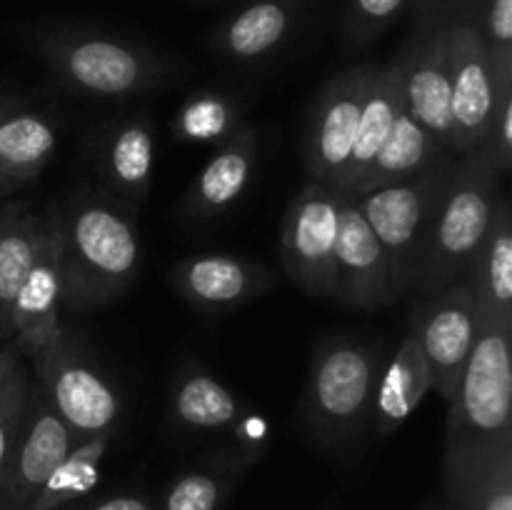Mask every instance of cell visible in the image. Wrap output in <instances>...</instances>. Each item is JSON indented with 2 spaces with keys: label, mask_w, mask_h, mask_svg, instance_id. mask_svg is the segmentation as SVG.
<instances>
[{
  "label": "cell",
  "mask_w": 512,
  "mask_h": 510,
  "mask_svg": "<svg viewBox=\"0 0 512 510\" xmlns=\"http://www.w3.org/2000/svg\"><path fill=\"white\" fill-rule=\"evenodd\" d=\"M23 43L63 88L83 98H133L180 80L175 60L140 40L73 23H38Z\"/></svg>",
  "instance_id": "2"
},
{
  "label": "cell",
  "mask_w": 512,
  "mask_h": 510,
  "mask_svg": "<svg viewBox=\"0 0 512 510\" xmlns=\"http://www.w3.org/2000/svg\"><path fill=\"white\" fill-rule=\"evenodd\" d=\"M53 223L50 233L35 258L33 268L15 293L10 308V340L18 345L25 358H33L63 325V265H60V228L55 210H50Z\"/></svg>",
  "instance_id": "18"
},
{
  "label": "cell",
  "mask_w": 512,
  "mask_h": 510,
  "mask_svg": "<svg viewBox=\"0 0 512 510\" xmlns=\"http://www.w3.org/2000/svg\"><path fill=\"white\" fill-rule=\"evenodd\" d=\"M340 193L308 180L290 200L280 230V258L288 278L313 298H333Z\"/></svg>",
  "instance_id": "8"
},
{
  "label": "cell",
  "mask_w": 512,
  "mask_h": 510,
  "mask_svg": "<svg viewBox=\"0 0 512 510\" xmlns=\"http://www.w3.org/2000/svg\"><path fill=\"white\" fill-rule=\"evenodd\" d=\"M308 0H250L210 35L218 58L238 65L270 60L293 40Z\"/></svg>",
  "instance_id": "19"
},
{
  "label": "cell",
  "mask_w": 512,
  "mask_h": 510,
  "mask_svg": "<svg viewBox=\"0 0 512 510\" xmlns=\"http://www.w3.org/2000/svg\"><path fill=\"white\" fill-rule=\"evenodd\" d=\"M248 468L250 463L235 448L218 450L170 480L160 510H220Z\"/></svg>",
  "instance_id": "28"
},
{
  "label": "cell",
  "mask_w": 512,
  "mask_h": 510,
  "mask_svg": "<svg viewBox=\"0 0 512 510\" xmlns=\"http://www.w3.org/2000/svg\"><path fill=\"white\" fill-rule=\"evenodd\" d=\"M258 163V128L240 125L238 133L213 153L185 188L178 213L185 220H215L233 210L253 180Z\"/></svg>",
  "instance_id": "20"
},
{
  "label": "cell",
  "mask_w": 512,
  "mask_h": 510,
  "mask_svg": "<svg viewBox=\"0 0 512 510\" xmlns=\"http://www.w3.org/2000/svg\"><path fill=\"white\" fill-rule=\"evenodd\" d=\"M480 313L468 280H455L430 295L413 315V330L433 373V390L443 400L455 395L468 355L478 338Z\"/></svg>",
  "instance_id": "11"
},
{
  "label": "cell",
  "mask_w": 512,
  "mask_h": 510,
  "mask_svg": "<svg viewBox=\"0 0 512 510\" xmlns=\"http://www.w3.org/2000/svg\"><path fill=\"white\" fill-rule=\"evenodd\" d=\"M498 178L478 148L458 153L450 183L430 225L415 290L433 295L468 275L493 225L500 198Z\"/></svg>",
  "instance_id": "4"
},
{
  "label": "cell",
  "mask_w": 512,
  "mask_h": 510,
  "mask_svg": "<svg viewBox=\"0 0 512 510\" xmlns=\"http://www.w3.org/2000/svg\"><path fill=\"white\" fill-rule=\"evenodd\" d=\"M410 8H413V0H345V43L353 48H365V45L375 43Z\"/></svg>",
  "instance_id": "31"
},
{
  "label": "cell",
  "mask_w": 512,
  "mask_h": 510,
  "mask_svg": "<svg viewBox=\"0 0 512 510\" xmlns=\"http://www.w3.org/2000/svg\"><path fill=\"white\" fill-rule=\"evenodd\" d=\"M318 510H338V505H335V503H325L323 508H318Z\"/></svg>",
  "instance_id": "41"
},
{
  "label": "cell",
  "mask_w": 512,
  "mask_h": 510,
  "mask_svg": "<svg viewBox=\"0 0 512 510\" xmlns=\"http://www.w3.org/2000/svg\"><path fill=\"white\" fill-rule=\"evenodd\" d=\"M58 140V118L50 110L23 105L0 123V203L40 178Z\"/></svg>",
  "instance_id": "22"
},
{
  "label": "cell",
  "mask_w": 512,
  "mask_h": 510,
  "mask_svg": "<svg viewBox=\"0 0 512 510\" xmlns=\"http://www.w3.org/2000/svg\"><path fill=\"white\" fill-rule=\"evenodd\" d=\"M400 105H403V65H400V58H395L373 68V78H370L363 108H360L358 133H355L353 155H350L348 173H345L343 195L350 193V188L373 163L375 153L385 143L395 118H398Z\"/></svg>",
  "instance_id": "27"
},
{
  "label": "cell",
  "mask_w": 512,
  "mask_h": 510,
  "mask_svg": "<svg viewBox=\"0 0 512 510\" xmlns=\"http://www.w3.org/2000/svg\"><path fill=\"white\" fill-rule=\"evenodd\" d=\"M398 58L403 65L405 110L450 153H455L453 88H450L445 18L415 20L413 33Z\"/></svg>",
  "instance_id": "12"
},
{
  "label": "cell",
  "mask_w": 512,
  "mask_h": 510,
  "mask_svg": "<svg viewBox=\"0 0 512 510\" xmlns=\"http://www.w3.org/2000/svg\"><path fill=\"white\" fill-rule=\"evenodd\" d=\"M60 510H158L153 500L138 493H115L95 500H75Z\"/></svg>",
  "instance_id": "36"
},
{
  "label": "cell",
  "mask_w": 512,
  "mask_h": 510,
  "mask_svg": "<svg viewBox=\"0 0 512 510\" xmlns=\"http://www.w3.org/2000/svg\"><path fill=\"white\" fill-rule=\"evenodd\" d=\"M430 390H433V373L420 348L418 335L410 325V330L380 370L373 403V425H370L373 433L380 440L398 433L400 425L415 413L420 400Z\"/></svg>",
  "instance_id": "23"
},
{
  "label": "cell",
  "mask_w": 512,
  "mask_h": 510,
  "mask_svg": "<svg viewBox=\"0 0 512 510\" xmlns=\"http://www.w3.org/2000/svg\"><path fill=\"white\" fill-rule=\"evenodd\" d=\"M465 280L473 288L480 320L512 325V210L503 195Z\"/></svg>",
  "instance_id": "25"
},
{
  "label": "cell",
  "mask_w": 512,
  "mask_h": 510,
  "mask_svg": "<svg viewBox=\"0 0 512 510\" xmlns=\"http://www.w3.org/2000/svg\"><path fill=\"white\" fill-rule=\"evenodd\" d=\"M498 175H510L512 170V83L498 85L493 115L488 120L483 143L478 145Z\"/></svg>",
  "instance_id": "33"
},
{
  "label": "cell",
  "mask_w": 512,
  "mask_h": 510,
  "mask_svg": "<svg viewBox=\"0 0 512 510\" xmlns=\"http://www.w3.org/2000/svg\"><path fill=\"white\" fill-rule=\"evenodd\" d=\"M30 375L23 365L13 370L8 378L0 383V475L8 465L10 453H13L15 438H18L20 423H23L25 400H28Z\"/></svg>",
  "instance_id": "34"
},
{
  "label": "cell",
  "mask_w": 512,
  "mask_h": 510,
  "mask_svg": "<svg viewBox=\"0 0 512 510\" xmlns=\"http://www.w3.org/2000/svg\"><path fill=\"white\" fill-rule=\"evenodd\" d=\"M455 158L458 155L443 160L428 173L370 190L358 198L360 213L368 220L388 260L390 283L398 298L418 285L430 225L453 175Z\"/></svg>",
  "instance_id": "5"
},
{
  "label": "cell",
  "mask_w": 512,
  "mask_h": 510,
  "mask_svg": "<svg viewBox=\"0 0 512 510\" xmlns=\"http://www.w3.org/2000/svg\"><path fill=\"white\" fill-rule=\"evenodd\" d=\"M453 155L455 153H450L438 138H433L405 110V105H400L398 118H395L385 143L375 153L373 163L368 165V170L360 175L358 183L345 195L360 198V195L370 193V190L385 188V185L400 183V180H410L420 173H428L430 168L453 158Z\"/></svg>",
  "instance_id": "24"
},
{
  "label": "cell",
  "mask_w": 512,
  "mask_h": 510,
  "mask_svg": "<svg viewBox=\"0 0 512 510\" xmlns=\"http://www.w3.org/2000/svg\"><path fill=\"white\" fill-rule=\"evenodd\" d=\"M383 363V348L355 335H325L315 343L298 405V423L315 448L330 455L360 448L373 425Z\"/></svg>",
  "instance_id": "3"
},
{
  "label": "cell",
  "mask_w": 512,
  "mask_h": 510,
  "mask_svg": "<svg viewBox=\"0 0 512 510\" xmlns=\"http://www.w3.org/2000/svg\"><path fill=\"white\" fill-rule=\"evenodd\" d=\"M333 298L350 308H383L398 300L383 248L353 195H340Z\"/></svg>",
  "instance_id": "15"
},
{
  "label": "cell",
  "mask_w": 512,
  "mask_h": 510,
  "mask_svg": "<svg viewBox=\"0 0 512 510\" xmlns=\"http://www.w3.org/2000/svg\"><path fill=\"white\" fill-rule=\"evenodd\" d=\"M445 510H512V440H445Z\"/></svg>",
  "instance_id": "16"
},
{
  "label": "cell",
  "mask_w": 512,
  "mask_h": 510,
  "mask_svg": "<svg viewBox=\"0 0 512 510\" xmlns=\"http://www.w3.org/2000/svg\"><path fill=\"white\" fill-rule=\"evenodd\" d=\"M23 105H25V100L20 98V95L0 93V123H3L10 113H15L18 108H23Z\"/></svg>",
  "instance_id": "39"
},
{
  "label": "cell",
  "mask_w": 512,
  "mask_h": 510,
  "mask_svg": "<svg viewBox=\"0 0 512 510\" xmlns=\"http://www.w3.org/2000/svg\"><path fill=\"white\" fill-rule=\"evenodd\" d=\"M243 125V103L228 90L190 95L170 120V138L188 145H223Z\"/></svg>",
  "instance_id": "30"
},
{
  "label": "cell",
  "mask_w": 512,
  "mask_h": 510,
  "mask_svg": "<svg viewBox=\"0 0 512 510\" xmlns=\"http://www.w3.org/2000/svg\"><path fill=\"white\" fill-rule=\"evenodd\" d=\"M512 325L480 320L478 338L448 410V438L463 443L512 440Z\"/></svg>",
  "instance_id": "7"
},
{
  "label": "cell",
  "mask_w": 512,
  "mask_h": 510,
  "mask_svg": "<svg viewBox=\"0 0 512 510\" xmlns=\"http://www.w3.org/2000/svg\"><path fill=\"white\" fill-rule=\"evenodd\" d=\"M233 433V448L248 460L250 465L265 453L270 443V423L260 413H253V410H245L243 418L235 423V428L230 430Z\"/></svg>",
  "instance_id": "35"
},
{
  "label": "cell",
  "mask_w": 512,
  "mask_h": 510,
  "mask_svg": "<svg viewBox=\"0 0 512 510\" xmlns=\"http://www.w3.org/2000/svg\"><path fill=\"white\" fill-rule=\"evenodd\" d=\"M0 343H5V338H3V333H0Z\"/></svg>",
  "instance_id": "43"
},
{
  "label": "cell",
  "mask_w": 512,
  "mask_h": 510,
  "mask_svg": "<svg viewBox=\"0 0 512 510\" xmlns=\"http://www.w3.org/2000/svg\"><path fill=\"white\" fill-rule=\"evenodd\" d=\"M373 68L375 65L363 63L333 75L318 93L305 130L303 155L310 175L308 180H315L340 195L345 188L360 108L373 78Z\"/></svg>",
  "instance_id": "9"
},
{
  "label": "cell",
  "mask_w": 512,
  "mask_h": 510,
  "mask_svg": "<svg viewBox=\"0 0 512 510\" xmlns=\"http://www.w3.org/2000/svg\"><path fill=\"white\" fill-rule=\"evenodd\" d=\"M113 438L115 430H108V433L75 443L73 450L60 460L58 468L40 485L33 500L25 505V510H60L75 500H83L98 485L100 463H103Z\"/></svg>",
  "instance_id": "29"
},
{
  "label": "cell",
  "mask_w": 512,
  "mask_h": 510,
  "mask_svg": "<svg viewBox=\"0 0 512 510\" xmlns=\"http://www.w3.org/2000/svg\"><path fill=\"white\" fill-rule=\"evenodd\" d=\"M248 405L195 360H185L168 385V420L183 435L230 433Z\"/></svg>",
  "instance_id": "21"
},
{
  "label": "cell",
  "mask_w": 512,
  "mask_h": 510,
  "mask_svg": "<svg viewBox=\"0 0 512 510\" xmlns=\"http://www.w3.org/2000/svg\"><path fill=\"white\" fill-rule=\"evenodd\" d=\"M155 120L148 108L133 110L108 125L98 148L100 188L130 210L148 200L155 173Z\"/></svg>",
  "instance_id": "17"
},
{
  "label": "cell",
  "mask_w": 512,
  "mask_h": 510,
  "mask_svg": "<svg viewBox=\"0 0 512 510\" xmlns=\"http://www.w3.org/2000/svg\"><path fill=\"white\" fill-rule=\"evenodd\" d=\"M198 3H213V0H198Z\"/></svg>",
  "instance_id": "42"
},
{
  "label": "cell",
  "mask_w": 512,
  "mask_h": 510,
  "mask_svg": "<svg viewBox=\"0 0 512 510\" xmlns=\"http://www.w3.org/2000/svg\"><path fill=\"white\" fill-rule=\"evenodd\" d=\"M75 440L35 380H30L23 423L0 475V510H25L40 485L73 450Z\"/></svg>",
  "instance_id": "13"
},
{
  "label": "cell",
  "mask_w": 512,
  "mask_h": 510,
  "mask_svg": "<svg viewBox=\"0 0 512 510\" xmlns=\"http://www.w3.org/2000/svg\"><path fill=\"white\" fill-rule=\"evenodd\" d=\"M478 0H413L415 20L425 18H453V15L475 13Z\"/></svg>",
  "instance_id": "37"
},
{
  "label": "cell",
  "mask_w": 512,
  "mask_h": 510,
  "mask_svg": "<svg viewBox=\"0 0 512 510\" xmlns=\"http://www.w3.org/2000/svg\"><path fill=\"white\" fill-rule=\"evenodd\" d=\"M445 40L453 88V143L455 153H465L483 143L498 98V83L475 13L445 18Z\"/></svg>",
  "instance_id": "10"
},
{
  "label": "cell",
  "mask_w": 512,
  "mask_h": 510,
  "mask_svg": "<svg viewBox=\"0 0 512 510\" xmlns=\"http://www.w3.org/2000/svg\"><path fill=\"white\" fill-rule=\"evenodd\" d=\"M53 215L18 203H0V333L10 340V308L50 233Z\"/></svg>",
  "instance_id": "26"
},
{
  "label": "cell",
  "mask_w": 512,
  "mask_h": 510,
  "mask_svg": "<svg viewBox=\"0 0 512 510\" xmlns=\"http://www.w3.org/2000/svg\"><path fill=\"white\" fill-rule=\"evenodd\" d=\"M475 23L493 60L495 83H512V0H478Z\"/></svg>",
  "instance_id": "32"
},
{
  "label": "cell",
  "mask_w": 512,
  "mask_h": 510,
  "mask_svg": "<svg viewBox=\"0 0 512 510\" xmlns=\"http://www.w3.org/2000/svg\"><path fill=\"white\" fill-rule=\"evenodd\" d=\"M30 360L35 383L75 443L118 430L123 415L118 385L88 353L78 333L60 328Z\"/></svg>",
  "instance_id": "6"
},
{
  "label": "cell",
  "mask_w": 512,
  "mask_h": 510,
  "mask_svg": "<svg viewBox=\"0 0 512 510\" xmlns=\"http://www.w3.org/2000/svg\"><path fill=\"white\" fill-rule=\"evenodd\" d=\"M53 210L60 228L63 305L90 310L118 300L138 280L143 263L135 210L103 188L75 190Z\"/></svg>",
  "instance_id": "1"
},
{
  "label": "cell",
  "mask_w": 512,
  "mask_h": 510,
  "mask_svg": "<svg viewBox=\"0 0 512 510\" xmlns=\"http://www.w3.org/2000/svg\"><path fill=\"white\" fill-rule=\"evenodd\" d=\"M180 298L210 315H223L258 300L278 285V275L260 260L233 253H198L170 268Z\"/></svg>",
  "instance_id": "14"
},
{
  "label": "cell",
  "mask_w": 512,
  "mask_h": 510,
  "mask_svg": "<svg viewBox=\"0 0 512 510\" xmlns=\"http://www.w3.org/2000/svg\"><path fill=\"white\" fill-rule=\"evenodd\" d=\"M418 510H445V505H443V500L433 498V500H428V503H425V505H420Z\"/></svg>",
  "instance_id": "40"
},
{
  "label": "cell",
  "mask_w": 512,
  "mask_h": 510,
  "mask_svg": "<svg viewBox=\"0 0 512 510\" xmlns=\"http://www.w3.org/2000/svg\"><path fill=\"white\" fill-rule=\"evenodd\" d=\"M20 358H23V353H20L18 345H15L13 340H5V343H0V383H3V380L8 378L15 368H18Z\"/></svg>",
  "instance_id": "38"
}]
</instances>
